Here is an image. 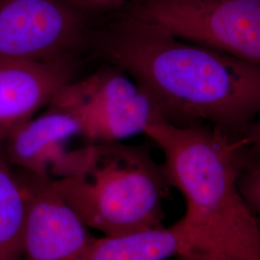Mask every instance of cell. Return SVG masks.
Masks as SVG:
<instances>
[{
  "label": "cell",
  "mask_w": 260,
  "mask_h": 260,
  "mask_svg": "<svg viewBox=\"0 0 260 260\" xmlns=\"http://www.w3.org/2000/svg\"><path fill=\"white\" fill-rule=\"evenodd\" d=\"M88 14L75 0H0V61L75 59Z\"/></svg>",
  "instance_id": "8992f818"
},
{
  "label": "cell",
  "mask_w": 260,
  "mask_h": 260,
  "mask_svg": "<svg viewBox=\"0 0 260 260\" xmlns=\"http://www.w3.org/2000/svg\"><path fill=\"white\" fill-rule=\"evenodd\" d=\"M145 134L164 155L169 184L185 199L180 221L194 250L260 260V223L237 186L245 171L260 164L259 150L247 138L204 122L177 126L163 121Z\"/></svg>",
  "instance_id": "7a4b0ae2"
},
{
  "label": "cell",
  "mask_w": 260,
  "mask_h": 260,
  "mask_svg": "<svg viewBox=\"0 0 260 260\" xmlns=\"http://www.w3.org/2000/svg\"><path fill=\"white\" fill-rule=\"evenodd\" d=\"M240 136L247 138L251 146L260 151V121H251L242 131Z\"/></svg>",
  "instance_id": "5bb4252c"
},
{
  "label": "cell",
  "mask_w": 260,
  "mask_h": 260,
  "mask_svg": "<svg viewBox=\"0 0 260 260\" xmlns=\"http://www.w3.org/2000/svg\"><path fill=\"white\" fill-rule=\"evenodd\" d=\"M178 260H244L229 254L205 250H192L179 255Z\"/></svg>",
  "instance_id": "4fadbf2b"
},
{
  "label": "cell",
  "mask_w": 260,
  "mask_h": 260,
  "mask_svg": "<svg viewBox=\"0 0 260 260\" xmlns=\"http://www.w3.org/2000/svg\"><path fill=\"white\" fill-rule=\"evenodd\" d=\"M48 104L73 113L88 144L122 142L165 121L149 93L115 67L70 81Z\"/></svg>",
  "instance_id": "5b68a950"
},
{
  "label": "cell",
  "mask_w": 260,
  "mask_h": 260,
  "mask_svg": "<svg viewBox=\"0 0 260 260\" xmlns=\"http://www.w3.org/2000/svg\"><path fill=\"white\" fill-rule=\"evenodd\" d=\"M238 190L251 213H260V164L245 171L238 178Z\"/></svg>",
  "instance_id": "7c38bea8"
},
{
  "label": "cell",
  "mask_w": 260,
  "mask_h": 260,
  "mask_svg": "<svg viewBox=\"0 0 260 260\" xmlns=\"http://www.w3.org/2000/svg\"><path fill=\"white\" fill-rule=\"evenodd\" d=\"M95 49L149 93L166 122H209L240 136L260 112V66L175 37L128 13Z\"/></svg>",
  "instance_id": "6da1fadb"
},
{
  "label": "cell",
  "mask_w": 260,
  "mask_h": 260,
  "mask_svg": "<svg viewBox=\"0 0 260 260\" xmlns=\"http://www.w3.org/2000/svg\"><path fill=\"white\" fill-rule=\"evenodd\" d=\"M128 14L186 42L260 66V0H138Z\"/></svg>",
  "instance_id": "277c9868"
},
{
  "label": "cell",
  "mask_w": 260,
  "mask_h": 260,
  "mask_svg": "<svg viewBox=\"0 0 260 260\" xmlns=\"http://www.w3.org/2000/svg\"><path fill=\"white\" fill-rule=\"evenodd\" d=\"M27 201L19 176L0 145V260H22Z\"/></svg>",
  "instance_id": "8fae6325"
},
{
  "label": "cell",
  "mask_w": 260,
  "mask_h": 260,
  "mask_svg": "<svg viewBox=\"0 0 260 260\" xmlns=\"http://www.w3.org/2000/svg\"><path fill=\"white\" fill-rule=\"evenodd\" d=\"M76 137H82V127L75 115L48 104L46 111L14 130L2 147L14 167L39 177L61 179L74 176L83 161L86 146L69 147Z\"/></svg>",
  "instance_id": "ba28073f"
},
{
  "label": "cell",
  "mask_w": 260,
  "mask_h": 260,
  "mask_svg": "<svg viewBox=\"0 0 260 260\" xmlns=\"http://www.w3.org/2000/svg\"><path fill=\"white\" fill-rule=\"evenodd\" d=\"M18 171L27 201L22 260H81L94 238L91 229L53 178Z\"/></svg>",
  "instance_id": "52a82bcc"
},
{
  "label": "cell",
  "mask_w": 260,
  "mask_h": 260,
  "mask_svg": "<svg viewBox=\"0 0 260 260\" xmlns=\"http://www.w3.org/2000/svg\"><path fill=\"white\" fill-rule=\"evenodd\" d=\"M54 183L88 226L103 235L163 225L171 185L148 146L87 144L77 172Z\"/></svg>",
  "instance_id": "3957f363"
},
{
  "label": "cell",
  "mask_w": 260,
  "mask_h": 260,
  "mask_svg": "<svg viewBox=\"0 0 260 260\" xmlns=\"http://www.w3.org/2000/svg\"><path fill=\"white\" fill-rule=\"evenodd\" d=\"M75 1L87 11L108 8V7H112L116 3L120 2V0H75Z\"/></svg>",
  "instance_id": "9a60e30c"
},
{
  "label": "cell",
  "mask_w": 260,
  "mask_h": 260,
  "mask_svg": "<svg viewBox=\"0 0 260 260\" xmlns=\"http://www.w3.org/2000/svg\"><path fill=\"white\" fill-rule=\"evenodd\" d=\"M75 59L0 61V145L72 81Z\"/></svg>",
  "instance_id": "9c48e42d"
},
{
  "label": "cell",
  "mask_w": 260,
  "mask_h": 260,
  "mask_svg": "<svg viewBox=\"0 0 260 260\" xmlns=\"http://www.w3.org/2000/svg\"><path fill=\"white\" fill-rule=\"evenodd\" d=\"M192 250L193 244L179 220L168 228L94 237L81 260H167Z\"/></svg>",
  "instance_id": "30bf717a"
}]
</instances>
